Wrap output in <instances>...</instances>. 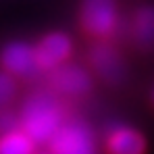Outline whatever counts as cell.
Listing matches in <instances>:
<instances>
[{
    "instance_id": "9",
    "label": "cell",
    "mask_w": 154,
    "mask_h": 154,
    "mask_svg": "<svg viewBox=\"0 0 154 154\" xmlns=\"http://www.w3.org/2000/svg\"><path fill=\"white\" fill-rule=\"evenodd\" d=\"M131 40L137 48H152L154 46V6H142L133 13L129 23Z\"/></svg>"
},
{
    "instance_id": "3",
    "label": "cell",
    "mask_w": 154,
    "mask_h": 154,
    "mask_svg": "<svg viewBox=\"0 0 154 154\" xmlns=\"http://www.w3.org/2000/svg\"><path fill=\"white\" fill-rule=\"evenodd\" d=\"M48 146L50 154H96L92 129L77 119H67Z\"/></svg>"
},
{
    "instance_id": "5",
    "label": "cell",
    "mask_w": 154,
    "mask_h": 154,
    "mask_svg": "<svg viewBox=\"0 0 154 154\" xmlns=\"http://www.w3.org/2000/svg\"><path fill=\"white\" fill-rule=\"evenodd\" d=\"M0 63L4 67V73L13 77H33L40 73L38 60H35V46L25 42H13L4 46L0 54Z\"/></svg>"
},
{
    "instance_id": "1",
    "label": "cell",
    "mask_w": 154,
    "mask_h": 154,
    "mask_svg": "<svg viewBox=\"0 0 154 154\" xmlns=\"http://www.w3.org/2000/svg\"><path fill=\"white\" fill-rule=\"evenodd\" d=\"M21 131L27 133L35 144H50L58 129L65 125V108L54 92H35L23 102Z\"/></svg>"
},
{
    "instance_id": "4",
    "label": "cell",
    "mask_w": 154,
    "mask_h": 154,
    "mask_svg": "<svg viewBox=\"0 0 154 154\" xmlns=\"http://www.w3.org/2000/svg\"><path fill=\"white\" fill-rule=\"evenodd\" d=\"M71 38L67 33L54 31L42 38L35 46V60L40 71H56L65 65V60L71 56Z\"/></svg>"
},
{
    "instance_id": "13",
    "label": "cell",
    "mask_w": 154,
    "mask_h": 154,
    "mask_svg": "<svg viewBox=\"0 0 154 154\" xmlns=\"http://www.w3.org/2000/svg\"><path fill=\"white\" fill-rule=\"evenodd\" d=\"M152 104H154V90H152Z\"/></svg>"
},
{
    "instance_id": "14",
    "label": "cell",
    "mask_w": 154,
    "mask_h": 154,
    "mask_svg": "<svg viewBox=\"0 0 154 154\" xmlns=\"http://www.w3.org/2000/svg\"><path fill=\"white\" fill-rule=\"evenodd\" d=\"M42 154H50V152H42Z\"/></svg>"
},
{
    "instance_id": "6",
    "label": "cell",
    "mask_w": 154,
    "mask_h": 154,
    "mask_svg": "<svg viewBox=\"0 0 154 154\" xmlns=\"http://www.w3.org/2000/svg\"><path fill=\"white\" fill-rule=\"evenodd\" d=\"M50 88L56 96H83L92 88V77L88 75L81 67L73 65H63L56 71L50 73Z\"/></svg>"
},
{
    "instance_id": "8",
    "label": "cell",
    "mask_w": 154,
    "mask_h": 154,
    "mask_svg": "<svg viewBox=\"0 0 154 154\" xmlns=\"http://www.w3.org/2000/svg\"><path fill=\"white\" fill-rule=\"evenodd\" d=\"M106 154H144L146 140L133 127H112L106 133Z\"/></svg>"
},
{
    "instance_id": "10",
    "label": "cell",
    "mask_w": 154,
    "mask_h": 154,
    "mask_svg": "<svg viewBox=\"0 0 154 154\" xmlns=\"http://www.w3.org/2000/svg\"><path fill=\"white\" fill-rule=\"evenodd\" d=\"M35 142L21 129L0 135V154H35Z\"/></svg>"
},
{
    "instance_id": "2",
    "label": "cell",
    "mask_w": 154,
    "mask_h": 154,
    "mask_svg": "<svg viewBox=\"0 0 154 154\" xmlns=\"http://www.w3.org/2000/svg\"><path fill=\"white\" fill-rule=\"evenodd\" d=\"M79 23L83 27V31L92 38L104 40L112 35L119 25L117 0H81Z\"/></svg>"
},
{
    "instance_id": "11",
    "label": "cell",
    "mask_w": 154,
    "mask_h": 154,
    "mask_svg": "<svg viewBox=\"0 0 154 154\" xmlns=\"http://www.w3.org/2000/svg\"><path fill=\"white\" fill-rule=\"evenodd\" d=\"M15 94H17L15 79L8 73H0V110H6V106L15 98Z\"/></svg>"
},
{
    "instance_id": "12",
    "label": "cell",
    "mask_w": 154,
    "mask_h": 154,
    "mask_svg": "<svg viewBox=\"0 0 154 154\" xmlns=\"http://www.w3.org/2000/svg\"><path fill=\"white\" fill-rule=\"evenodd\" d=\"M21 129V121L15 112L11 110H0V135H6V133H13Z\"/></svg>"
},
{
    "instance_id": "7",
    "label": "cell",
    "mask_w": 154,
    "mask_h": 154,
    "mask_svg": "<svg viewBox=\"0 0 154 154\" xmlns=\"http://www.w3.org/2000/svg\"><path fill=\"white\" fill-rule=\"evenodd\" d=\"M90 63L94 71L108 83H119L125 75V65L117 48L110 44H96L90 50Z\"/></svg>"
}]
</instances>
